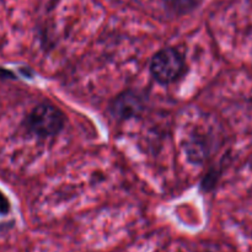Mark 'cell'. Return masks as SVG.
I'll list each match as a JSON object with an SVG mask.
<instances>
[{
    "label": "cell",
    "mask_w": 252,
    "mask_h": 252,
    "mask_svg": "<svg viewBox=\"0 0 252 252\" xmlns=\"http://www.w3.org/2000/svg\"><path fill=\"white\" fill-rule=\"evenodd\" d=\"M203 0H164V5L169 12L176 16H182L194 11Z\"/></svg>",
    "instance_id": "5"
},
{
    "label": "cell",
    "mask_w": 252,
    "mask_h": 252,
    "mask_svg": "<svg viewBox=\"0 0 252 252\" xmlns=\"http://www.w3.org/2000/svg\"><path fill=\"white\" fill-rule=\"evenodd\" d=\"M11 211V204L9 198L0 191V216H6Z\"/></svg>",
    "instance_id": "6"
},
{
    "label": "cell",
    "mask_w": 252,
    "mask_h": 252,
    "mask_svg": "<svg viewBox=\"0 0 252 252\" xmlns=\"http://www.w3.org/2000/svg\"><path fill=\"white\" fill-rule=\"evenodd\" d=\"M144 107V98L135 91L128 90L116 96L110 106V112L115 120L127 121L139 116Z\"/></svg>",
    "instance_id": "3"
},
{
    "label": "cell",
    "mask_w": 252,
    "mask_h": 252,
    "mask_svg": "<svg viewBox=\"0 0 252 252\" xmlns=\"http://www.w3.org/2000/svg\"><path fill=\"white\" fill-rule=\"evenodd\" d=\"M185 153L189 161L194 164H201L211 153V142L208 137L199 132H192L185 142Z\"/></svg>",
    "instance_id": "4"
},
{
    "label": "cell",
    "mask_w": 252,
    "mask_h": 252,
    "mask_svg": "<svg viewBox=\"0 0 252 252\" xmlns=\"http://www.w3.org/2000/svg\"><path fill=\"white\" fill-rule=\"evenodd\" d=\"M0 79H16V75L9 69L0 66Z\"/></svg>",
    "instance_id": "7"
},
{
    "label": "cell",
    "mask_w": 252,
    "mask_h": 252,
    "mask_svg": "<svg viewBox=\"0 0 252 252\" xmlns=\"http://www.w3.org/2000/svg\"><path fill=\"white\" fill-rule=\"evenodd\" d=\"M185 58L176 48H164L153 56L150 61V74L159 84L167 85L179 80L185 73Z\"/></svg>",
    "instance_id": "2"
},
{
    "label": "cell",
    "mask_w": 252,
    "mask_h": 252,
    "mask_svg": "<svg viewBox=\"0 0 252 252\" xmlns=\"http://www.w3.org/2000/svg\"><path fill=\"white\" fill-rule=\"evenodd\" d=\"M27 132L41 139L58 135L65 126L64 113L52 103H38L24 121Z\"/></svg>",
    "instance_id": "1"
}]
</instances>
